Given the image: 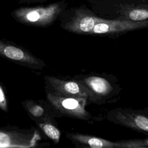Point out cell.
Wrapping results in <instances>:
<instances>
[{
	"label": "cell",
	"mask_w": 148,
	"mask_h": 148,
	"mask_svg": "<svg viewBox=\"0 0 148 148\" xmlns=\"http://www.w3.org/2000/svg\"><path fill=\"white\" fill-rule=\"evenodd\" d=\"M87 2L94 12L105 18L136 21L148 20V1L92 0Z\"/></svg>",
	"instance_id": "1"
},
{
	"label": "cell",
	"mask_w": 148,
	"mask_h": 148,
	"mask_svg": "<svg viewBox=\"0 0 148 148\" xmlns=\"http://www.w3.org/2000/svg\"><path fill=\"white\" fill-rule=\"evenodd\" d=\"M68 8L64 0L47 5L24 6L11 12L12 17L17 22L28 26L47 27L53 24Z\"/></svg>",
	"instance_id": "2"
},
{
	"label": "cell",
	"mask_w": 148,
	"mask_h": 148,
	"mask_svg": "<svg viewBox=\"0 0 148 148\" xmlns=\"http://www.w3.org/2000/svg\"><path fill=\"white\" fill-rule=\"evenodd\" d=\"M59 18L63 29L75 34H90L94 26L103 17L82 5L67 8Z\"/></svg>",
	"instance_id": "3"
},
{
	"label": "cell",
	"mask_w": 148,
	"mask_h": 148,
	"mask_svg": "<svg viewBox=\"0 0 148 148\" xmlns=\"http://www.w3.org/2000/svg\"><path fill=\"white\" fill-rule=\"evenodd\" d=\"M0 57L34 70H40L46 66L42 60L28 50L6 40L0 39Z\"/></svg>",
	"instance_id": "4"
},
{
	"label": "cell",
	"mask_w": 148,
	"mask_h": 148,
	"mask_svg": "<svg viewBox=\"0 0 148 148\" xmlns=\"http://www.w3.org/2000/svg\"><path fill=\"white\" fill-rule=\"evenodd\" d=\"M47 101L54 111L75 118L86 120L90 114L85 109L86 98H78L46 92Z\"/></svg>",
	"instance_id": "5"
},
{
	"label": "cell",
	"mask_w": 148,
	"mask_h": 148,
	"mask_svg": "<svg viewBox=\"0 0 148 148\" xmlns=\"http://www.w3.org/2000/svg\"><path fill=\"white\" fill-rule=\"evenodd\" d=\"M46 91L78 98H92L95 94L83 83L65 80L54 76H44Z\"/></svg>",
	"instance_id": "6"
},
{
	"label": "cell",
	"mask_w": 148,
	"mask_h": 148,
	"mask_svg": "<svg viewBox=\"0 0 148 148\" xmlns=\"http://www.w3.org/2000/svg\"><path fill=\"white\" fill-rule=\"evenodd\" d=\"M147 27L148 20L136 21L103 18L94 26L90 34L113 35Z\"/></svg>",
	"instance_id": "7"
},
{
	"label": "cell",
	"mask_w": 148,
	"mask_h": 148,
	"mask_svg": "<svg viewBox=\"0 0 148 148\" xmlns=\"http://www.w3.org/2000/svg\"><path fill=\"white\" fill-rule=\"evenodd\" d=\"M114 121L132 130L148 133V116L135 113L128 110H113Z\"/></svg>",
	"instance_id": "8"
},
{
	"label": "cell",
	"mask_w": 148,
	"mask_h": 148,
	"mask_svg": "<svg viewBox=\"0 0 148 148\" xmlns=\"http://www.w3.org/2000/svg\"><path fill=\"white\" fill-rule=\"evenodd\" d=\"M21 103L29 116L36 123L51 120V111L54 110L47 101L27 99Z\"/></svg>",
	"instance_id": "9"
},
{
	"label": "cell",
	"mask_w": 148,
	"mask_h": 148,
	"mask_svg": "<svg viewBox=\"0 0 148 148\" xmlns=\"http://www.w3.org/2000/svg\"><path fill=\"white\" fill-rule=\"evenodd\" d=\"M66 136L73 143L84 147L91 148H121L120 142H113L96 136L78 133L68 134Z\"/></svg>",
	"instance_id": "10"
},
{
	"label": "cell",
	"mask_w": 148,
	"mask_h": 148,
	"mask_svg": "<svg viewBox=\"0 0 148 148\" xmlns=\"http://www.w3.org/2000/svg\"><path fill=\"white\" fill-rule=\"evenodd\" d=\"M82 82L94 94L99 95H106L112 89L110 83L105 79L98 76L87 77Z\"/></svg>",
	"instance_id": "11"
},
{
	"label": "cell",
	"mask_w": 148,
	"mask_h": 148,
	"mask_svg": "<svg viewBox=\"0 0 148 148\" xmlns=\"http://www.w3.org/2000/svg\"><path fill=\"white\" fill-rule=\"evenodd\" d=\"M39 127L42 130L43 133L55 143H58L60 141L61 132L51 121H45L36 123Z\"/></svg>",
	"instance_id": "12"
},
{
	"label": "cell",
	"mask_w": 148,
	"mask_h": 148,
	"mask_svg": "<svg viewBox=\"0 0 148 148\" xmlns=\"http://www.w3.org/2000/svg\"><path fill=\"white\" fill-rule=\"evenodd\" d=\"M121 148H140L148 147V138L120 141Z\"/></svg>",
	"instance_id": "13"
},
{
	"label": "cell",
	"mask_w": 148,
	"mask_h": 148,
	"mask_svg": "<svg viewBox=\"0 0 148 148\" xmlns=\"http://www.w3.org/2000/svg\"><path fill=\"white\" fill-rule=\"evenodd\" d=\"M0 109L4 112H8L9 110L8 103L6 96L3 88L0 83Z\"/></svg>",
	"instance_id": "14"
},
{
	"label": "cell",
	"mask_w": 148,
	"mask_h": 148,
	"mask_svg": "<svg viewBox=\"0 0 148 148\" xmlns=\"http://www.w3.org/2000/svg\"><path fill=\"white\" fill-rule=\"evenodd\" d=\"M19 4H31V3H43L46 2L47 0H17Z\"/></svg>",
	"instance_id": "15"
},
{
	"label": "cell",
	"mask_w": 148,
	"mask_h": 148,
	"mask_svg": "<svg viewBox=\"0 0 148 148\" xmlns=\"http://www.w3.org/2000/svg\"><path fill=\"white\" fill-rule=\"evenodd\" d=\"M84 1H86L87 2V1H92V0H84ZM145 1H148V0H145Z\"/></svg>",
	"instance_id": "16"
}]
</instances>
